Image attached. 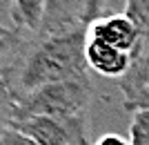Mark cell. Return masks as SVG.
Instances as JSON below:
<instances>
[{
  "label": "cell",
  "mask_w": 149,
  "mask_h": 145,
  "mask_svg": "<svg viewBox=\"0 0 149 145\" xmlns=\"http://www.w3.org/2000/svg\"><path fill=\"white\" fill-rule=\"evenodd\" d=\"M11 118H13V96L7 81L0 78V134L7 127H11Z\"/></svg>",
  "instance_id": "7c38bea8"
},
{
  "label": "cell",
  "mask_w": 149,
  "mask_h": 145,
  "mask_svg": "<svg viewBox=\"0 0 149 145\" xmlns=\"http://www.w3.org/2000/svg\"><path fill=\"white\" fill-rule=\"evenodd\" d=\"M125 16L138 27V32L149 22V0H125Z\"/></svg>",
  "instance_id": "8fae6325"
},
{
  "label": "cell",
  "mask_w": 149,
  "mask_h": 145,
  "mask_svg": "<svg viewBox=\"0 0 149 145\" xmlns=\"http://www.w3.org/2000/svg\"><path fill=\"white\" fill-rule=\"evenodd\" d=\"M105 5H107V0H89V2H87V13H85L87 25L91 22V20H96L98 16L105 13Z\"/></svg>",
  "instance_id": "5bb4252c"
},
{
  "label": "cell",
  "mask_w": 149,
  "mask_h": 145,
  "mask_svg": "<svg viewBox=\"0 0 149 145\" xmlns=\"http://www.w3.org/2000/svg\"><path fill=\"white\" fill-rule=\"evenodd\" d=\"M11 34H16V32H13L11 27H7V25L0 22V38H7V36H11Z\"/></svg>",
  "instance_id": "e0dca14e"
},
{
  "label": "cell",
  "mask_w": 149,
  "mask_h": 145,
  "mask_svg": "<svg viewBox=\"0 0 149 145\" xmlns=\"http://www.w3.org/2000/svg\"><path fill=\"white\" fill-rule=\"evenodd\" d=\"M129 145H149V107L131 112Z\"/></svg>",
  "instance_id": "30bf717a"
},
{
  "label": "cell",
  "mask_w": 149,
  "mask_h": 145,
  "mask_svg": "<svg viewBox=\"0 0 149 145\" xmlns=\"http://www.w3.org/2000/svg\"><path fill=\"white\" fill-rule=\"evenodd\" d=\"M93 145H129V141L123 139L120 134L109 132V134H102L100 139H96V141H93Z\"/></svg>",
  "instance_id": "9a60e30c"
},
{
  "label": "cell",
  "mask_w": 149,
  "mask_h": 145,
  "mask_svg": "<svg viewBox=\"0 0 149 145\" xmlns=\"http://www.w3.org/2000/svg\"><path fill=\"white\" fill-rule=\"evenodd\" d=\"M143 107H149V87L145 89L143 96H140V98H138L131 107H127V112H136V109H143Z\"/></svg>",
  "instance_id": "2e32d148"
},
{
  "label": "cell",
  "mask_w": 149,
  "mask_h": 145,
  "mask_svg": "<svg viewBox=\"0 0 149 145\" xmlns=\"http://www.w3.org/2000/svg\"><path fill=\"white\" fill-rule=\"evenodd\" d=\"M96 96L98 92L91 85V81H67L45 85L13 101L11 123L27 118H62V116L91 114Z\"/></svg>",
  "instance_id": "7a4b0ae2"
},
{
  "label": "cell",
  "mask_w": 149,
  "mask_h": 145,
  "mask_svg": "<svg viewBox=\"0 0 149 145\" xmlns=\"http://www.w3.org/2000/svg\"><path fill=\"white\" fill-rule=\"evenodd\" d=\"M38 145H93L91 114L62 116V118H27L11 123Z\"/></svg>",
  "instance_id": "3957f363"
},
{
  "label": "cell",
  "mask_w": 149,
  "mask_h": 145,
  "mask_svg": "<svg viewBox=\"0 0 149 145\" xmlns=\"http://www.w3.org/2000/svg\"><path fill=\"white\" fill-rule=\"evenodd\" d=\"M47 0H9L11 29L22 36H33L40 32Z\"/></svg>",
  "instance_id": "ba28073f"
},
{
  "label": "cell",
  "mask_w": 149,
  "mask_h": 145,
  "mask_svg": "<svg viewBox=\"0 0 149 145\" xmlns=\"http://www.w3.org/2000/svg\"><path fill=\"white\" fill-rule=\"evenodd\" d=\"M85 60H87L89 71L102 76V78L123 81L127 71L131 69V54L120 51L111 45H105L89 36H87V43H85Z\"/></svg>",
  "instance_id": "5b68a950"
},
{
  "label": "cell",
  "mask_w": 149,
  "mask_h": 145,
  "mask_svg": "<svg viewBox=\"0 0 149 145\" xmlns=\"http://www.w3.org/2000/svg\"><path fill=\"white\" fill-rule=\"evenodd\" d=\"M87 36L96 38L105 45H111L120 51H127L134 56V51L138 47V27L131 22L125 13H109L105 11L96 20H91L87 25Z\"/></svg>",
  "instance_id": "277c9868"
},
{
  "label": "cell",
  "mask_w": 149,
  "mask_h": 145,
  "mask_svg": "<svg viewBox=\"0 0 149 145\" xmlns=\"http://www.w3.org/2000/svg\"><path fill=\"white\" fill-rule=\"evenodd\" d=\"M0 145H38L36 141H31L27 134L18 132L16 127H7L0 134Z\"/></svg>",
  "instance_id": "4fadbf2b"
},
{
  "label": "cell",
  "mask_w": 149,
  "mask_h": 145,
  "mask_svg": "<svg viewBox=\"0 0 149 145\" xmlns=\"http://www.w3.org/2000/svg\"><path fill=\"white\" fill-rule=\"evenodd\" d=\"M87 25L27 36L5 81L13 101L54 83L91 81L85 60Z\"/></svg>",
  "instance_id": "6da1fadb"
},
{
  "label": "cell",
  "mask_w": 149,
  "mask_h": 145,
  "mask_svg": "<svg viewBox=\"0 0 149 145\" xmlns=\"http://www.w3.org/2000/svg\"><path fill=\"white\" fill-rule=\"evenodd\" d=\"M25 38L27 36H22L18 32L7 38H0V78H5L7 71L11 69V65L16 60V56H18L22 43H25Z\"/></svg>",
  "instance_id": "9c48e42d"
},
{
  "label": "cell",
  "mask_w": 149,
  "mask_h": 145,
  "mask_svg": "<svg viewBox=\"0 0 149 145\" xmlns=\"http://www.w3.org/2000/svg\"><path fill=\"white\" fill-rule=\"evenodd\" d=\"M138 34L140 38H138V47L131 56V69L127 71L123 81H118L125 98V109L131 107L149 87V22Z\"/></svg>",
  "instance_id": "8992f818"
},
{
  "label": "cell",
  "mask_w": 149,
  "mask_h": 145,
  "mask_svg": "<svg viewBox=\"0 0 149 145\" xmlns=\"http://www.w3.org/2000/svg\"><path fill=\"white\" fill-rule=\"evenodd\" d=\"M87 2L89 0H47L45 18L38 34H51L78 25H87V18H85Z\"/></svg>",
  "instance_id": "52a82bcc"
}]
</instances>
